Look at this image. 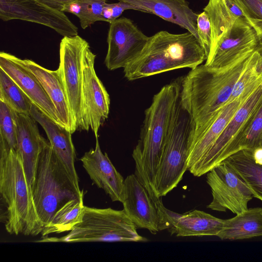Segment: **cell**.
I'll use <instances>...</instances> for the list:
<instances>
[{
  "mask_svg": "<svg viewBox=\"0 0 262 262\" xmlns=\"http://www.w3.org/2000/svg\"><path fill=\"white\" fill-rule=\"evenodd\" d=\"M251 54L224 67L201 64L182 78L180 101L192 121L190 135L204 130L228 104Z\"/></svg>",
  "mask_w": 262,
  "mask_h": 262,
  "instance_id": "1",
  "label": "cell"
},
{
  "mask_svg": "<svg viewBox=\"0 0 262 262\" xmlns=\"http://www.w3.org/2000/svg\"><path fill=\"white\" fill-rule=\"evenodd\" d=\"M181 79L164 85L153 97L145 111L140 138L132 157L135 162V174L155 203L158 198L155 181L164 147L176 106L180 99Z\"/></svg>",
  "mask_w": 262,
  "mask_h": 262,
  "instance_id": "2",
  "label": "cell"
},
{
  "mask_svg": "<svg viewBox=\"0 0 262 262\" xmlns=\"http://www.w3.org/2000/svg\"><path fill=\"white\" fill-rule=\"evenodd\" d=\"M206 60L200 41L191 32L160 31L149 37L140 54L123 71L132 81L176 69H192Z\"/></svg>",
  "mask_w": 262,
  "mask_h": 262,
  "instance_id": "3",
  "label": "cell"
},
{
  "mask_svg": "<svg viewBox=\"0 0 262 262\" xmlns=\"http://www.w3.org/2000/svg\"><path fill=\"white\" fill-rule=\"evenodd\" d=\"M34 226L32 236L41 234L55 212L83 193L46 140L39 154L32 188Z\"/></svg>",
  "mask_w": 262,
  "mask_h": 262,
  "instance_id": "4",
  "label": "cell"
},
{
  "mask_svg": "<svg viewBox=\"0 0 262 262\" xmlns=\"http://www.w3.org/2000/svg\"><path fill=\"white\" fill-rule=\"evenodd\" d=\"M0 192L6 208L5 227L10 234H33L32 188L18 150L0 144Z\"/></svg>",
  "mask_w": 262,
  "mask_h": 262,
  "instance_id": "5",
  "label": "cell"
},
{
  "mask_svg": "<svg viewBox=\"0 0 262 262\" xmlns=\"http://www.w3.org/2000/svg\"><path fill=\"white\" fill-rule=\"evenodd\" d=\"M123 210L84 206L81 221L60 237H42L37 242H146Z\"/></svg>",
  "mask_w": 262,
  "mask_h": 262,
  "instance_id": "6",
  "label": "cell"
},
{
  "mask_svg": "<svg viewBox=\"0 0 262 262\" xmlns=\"http://www.w3.org/2000/svg\"><path fill=\"white\" fill-rule=\"evenodd\" d=\"M192 128L189 115L180 99L173 114L155 181L158 198L176 188L187 170L188 144Z\"/></svg>",
  "mask_w": 262,
  "mask_h": 262,
  "instance_id": "7",
  "label": "cell"
},
{
  "mask_svg": "<svg viewBox=\"0 0 262 262\" xmlns=\"http://www.w3.org/2000/svg\"><path fill=\"white\" fill-rule=\"evenodd\" d=\"M88 42L78 35L63 37L56 70L66 95L76 130H89L83 91V61Z\"/></svg>",
  "mask_w": 262,
  "mask_h": 262,
  "instance_id": "8",
  "label": "cell"
},
{
  "mask_svg": "<svg viewBox=\"0 0 262 262\" xmlns=\"http://www.w3.org/2000/svg\"><path fill=\"white\" fill-rule=\"evenodd\" d=\"M212 200L207 206L211 210L238 214L248 210L253 193L240 174L229 164L223 161L207 173Z\"/></svg>",
  "mask_w": 262,
  "mask_h": 262,
  "instance_id": "9",
  "label": "cell"
},
{
  "mask_svg": "<svg viewBox=\"0 0 262 262\" xmlns=\"http://www.w3.org/2000/svg\"><path fill=\"white\" fill-rule=\"evenodd\" d=\"M0 18L4 21L19 19L42 25L63 37L78 35V28L64 12L41 0H0Z\"/></svg>",
  "mask_w": 262,
  "mask_h": 262,
  "instance_id": "10",
  "label": "cell"
},
{
  "mask_svg": "<svg viewBox=\"0 0 262 262\" xmlns=\"http://www.w3.org/2000/svg\"><path fill=\"white\" fill-rule=\"evenodd\" d=\"M149 39L128 18L122 17L111 23L104 60L107 69L113 71L127 67L140 54Z\"/></svg>",
  "mask_w": 262,
  "mask_h": 262,
  "instance_id": "11",
  "label": "cell"
},
{
  "mask_svg": "<svg viewBox=\"0 0 262 262\" xmlns=\"http://www.w3.org/2000/svg\"><path fill=\"white\" fill-rule=\"evenodd\" d=\"M155 204L160 220V231L166 229L177 236H216L222 229L225 220L204 211L194 209L179 214L167 209L161 199Z\"/></svg>",
  "mask_w": 262,
  "mask_h": 262,
  "instance_id": "12",
  "label": "cell"
},
{
  "mask_svg": "<svg viewBox=\"0 0 262 262\" xmlns=\"http://www.w3.org/2000/svg\"><path fill=\"white\" fill-rule=\"evenodd\" d=\"M96 55L90 46L85 50L83 61V98L90 128L98 138V130L108 118L110 98L95 68Z\"/></svg>",
  "mask_w": 262,
  "mask_h": 262,
  "instance_id": "13",
  "label": "cell"
},
{
  "mask_svg": "<svg viewBox=\"0 0 262 262\" xmlns=\"http://www.w3.org/2000/svg\"><path fill=\"white\" fill-rule=\"evenodd\" d=\"M259 43L254 29L244 17H239L227 34L215 48L204 64L221 68L235 62L251 54Z\"/></svg>",
  "mask_w": 262,
  "mask_h": 262,
  "instance_id": "14",
  "label": "cell"
},
{
  "mask_svg": "<svg viewBox=\"0 0 262 262\" xmlns=\"http://www.w3.org/2000/svg\"><path fill=\"white\" fill-rule=\"evenodd\" d=\"M123 210L138 228L152 234L160 231L158 209L147 190L135 174L124 179Z\"/></svg>",
  "mask_w": 262,
  "mask_h": 262,
  "instance_id": "15",
  "label": "cell"
},
{
  "mask_svg": "<svg viewBox=\"0 0 262 262\" xmlns=\"http://www.w3.org/2000/svg\"><path fill=\"white\" fill-rule=\"evenodd\" d=\"M262 99V83L239 107L211 148L191 172L201 177L219 164L223 151L236 137Z\"/></svg>",
  "mask_w": 262,
  "mask_h": 262,
  "instance_id": "16",
  "label": "cell"
},
{
  "mask_svg": "<svg viewBox=\"0 0 262 262\" xmlns=\"http://www.w3.org/2000/svg\"><path fill=\"white\" fill-rule=\"evenodd\" d=\"M0 68L12 78L34 105L53 121L61 125L56 108L41 84L20 62L18 57L1 52Z\"/></svg>",
  "mask_w": 262,
  "mask_h": 262,
  "instance_id": "17",
  "label": "cell"
},
{
  "mask_svg": "<svg viewBox=\"0 0 262 262\" xmlns=\"http://www.w3.org/2000/svg\"><path fill=\"white\" fill-rule=\"evenodd\" d=\"M95 148L84 153L80 160L94 183L102 189L113 202L123 201L124 182L107 154L101 150L98 138Z\"/></svg>",
  "mask_w": 262,
  "mask_h": 262,
  "instance_id": "18",
  "label": "cell"
},
{
  "mask_svg": "<svg viewBox=\"0 0 262 262\" xmlns=\"http://www.w3.org/2000/svg\"><path fill=\"white\" fill-rule=\"evenodd\" d=\"M249 96H241L229 102L215 120L204 130L197 134L189 135L187 170L190 173L217 140L237 110Z\"/></svg>",
  "mask_w": 262,
  "mask_h": 262,
  "instance_id": "19",
  "label": "cell"
},
{
  "mask_svg": "<svg viewBox=\"0 0 262 262\" xmlns=\"http://www.w3.org/2000/svg\"><path fill=\"white\" fill-rule=\"evenodd\" d=\"M129 4L136 10L156 15L164 20L179 25L197 38L198 14L186 0H117Z\"/></svg>",
  "mask_w": 262,
  "mask_h": 262,
  "instance_id": "20",
  "label": "cell"
},
{
  "mask_svg": "<svg viewBox=\"0 0 262 262\" xmlns=\"http://www.w3.org/2000/svg\"><path fill=\"white\" fill-rule=\"evenodd\" d=\"M30 115L42 126L55 154L75 184L79 187V178L75 166L76 156L72 134L64 127L53 121L33 103Z\"/></svg>",
  "mask_w": 262,
  "mask_h": 262,
  "instance_id": "21",
  "label": "cell"
},
{
  "mask_svg": "<svg viewBox=\"0 0 262 262\" xmlns=\"http://www.w3.org/2000/svg\"><path fill=\"white\" fill-rule=\"evenodd\" d=\"M15 117L17 150L32 188L38 157L46 139L40 135L37 122L30 115L15 112Z\"/></svg>",
  "mask_w": 262,
  "mask_h": 262,
  "instance_id": "22",
  "label": "cell"
},
{
  "mask_svg": "<svg viewBox=\"0 0 262 262\" xmlns=\"http://www.w3.org/2000/svg\"><path fill=\"white\" fill-rule=\"evenodd\" d=\"M20 62L29 69L41 84L53 103L61 125L72 134L76 130L66 95L57 71L46 69L34 61L18 58Z\"/></svg>",
  "mask_w": 262,
  "mask_h": 262,
  "instance_id": "23",
  "label": "cell"
},
{
  "mask_svg": "<svg viewBox=\"0 0 262 262\" xmlns=\"http://www.w3.org/2000/svg\"><path fill=\"white\" fill-rule=\"evenodd\" d=\"M203 10L207 13L211 27L212 45L208 59L217 45L230 30L236 20L239 17H244V15L235 5L227 0H209Z\"/></svg>",
  "mask_w": 262,
  "mask_h": 262,
  "instance_id": "24",
  "label": "cell"
},
{
  "mask_svg": "<svg viewBox=\"0 0 262 262\" xmlns=\"http://www.w3.org/2000/svg\"><path fill=\"white\" fill-rule=\"evenodd\" d=\"M222 240H237L262 236V208L248 209L225 220L216 235Z\"/></svg>",
  "mask_w": 262,
  "mask_h": 262,
  "instance_id": "25",
  "label": "cell"
},
{
  "mask_svg": "<svg viewBox=\"0 0 262 262\" xmlns=\"http://www.w3.org/2000/svg\"><path fill=\"white\" fill-rule=\"evenodd\" d=\"M260 147H262V99L239 132L223 151L219 164L239 150L253 151Z\"/></svg>",
  "mask_w": 262,
  "mask_h": 262,
  "instance_id": "26",
  "label": "cell"
},
{
  "mask_svg": "<svg viewBox=\"0 0 262 262\" xmlns=\"http://www.w3.org/2000/svg\"><path fill=\"white\" fill-rule=\"evenodd\" d=\"M223 161L231 165L240 174L254 196L262 201V165L255 161L252 151L239 150Z\"/></svg>",
  "mask_w": 262,
  "mask_h": 262,
  "instance_id": "27",
  "label": "cell"
},
{
  "mask_svg": "<svg viewBox=\"0 0 262 262\" xmlns=\"http://www.w3.org/2000/svg\"><path fill=\"white\" fill-rule=\"evenodd\" d=\"M84 194L66 202L54 213L49 224L41 233V237L52 233L71 231L82 219Z\"/></svg>",
  "mask_w": 262,
  "mask_h": 262,
  "instance_id": "28",
  "label": "cell"
},
{
  "mask_svg": "<svg viewBox=\"0 0 262 262\" xmlns=\"http://www.w3.org/2000/svg\"><path fill=\"white\" fill-rule=\"evenodd\" d=\"M0 100L17 113L30 115L32 102L12 78L1 68Z\"/></svg>",
  "mask_w": 262,
  "mask_h": 262,
  "instance_id": "29",
  "label": "cell"
},
{
  "mask_svg": "<svg viewBox=\"0 0 262 262\" xmlns=\"http://www.w3.org/2000/svg\"><path fill=\"white\" fill-rule=\"evenodd\" d=\"M106 1L75 0L64 5L61 11L76 15L79 19L81 27L85 29L96 21H105L102 11Z\"/></svg>",
  "mask_w": 262,
  "mask_h": 262,
  "instance_id": "30",
  "label": "cell"
},
{
  "mask_svg": "<svg viewBox=\"0 0 262 262\" xmlns=\"http://www.w3.org/2000/svg\"><path fill=\"white\" fill-rule=\"evenodd\" d=\"M259 58V54L254 51L250 56L246 68L236 82L228 103L241 96H250L262 83V74H258L257 71Z\"/></svg>",
  "mask_w": 262,
  "mask_h": 262,
  "instance_id": "31",
  "label": "cell"
},
{
  "mask_svg": "<svg viewBox=\"0 0 262 262\" xmlns=\"http://www.w3.org/2000/svg\"><path fill=\"white\" fill-rule=\"evenodd\" d=\"M15 112L0 100V144L17 150Z\"/></svg>",
  "mask_w": 262,
  "mask_h": 262,
  "instance_id": "32",
  "label": "cell"
},
{
  "mask_svg": "<svg viewBox=\"0 0 262 262\" xmlns=\"http://www.w3.org/2000/svg\"><path fill=\"white\" fill-rule=\"evenodd\" d=\"M241 10L245 18L256 32L262 43V0H231Z\"/></svg>",
  "mask_w": 262,
  "mask_h": 262,
  "instance_id": "33",
  "label": "cell"
},
{
  "mask_svg": "<svg viewBox=\"0 0 262 262\" xmlns=\"http://www.w3.org/2000/svg\"><path fill=\"white\" fill-rule=\"evenodd\" d=\"M196 30L199 40L205 51L207 59L211 49L212 34L210 19L207 13L204 10L198 14Z\"/></svg>",
  "mask_w": 262,
  "mask_h": 262,
  "instance_id": "34",
  "label": "cell"
},
{
  "mask_svg": "<svg viewBox=\"0 0 262 262\" xmlns=\"http://www.w3.org/2000/svg\"><path fill=\"white\" fill-rule=\"evenodd\" d=\"M126 10H136V8L135 6L122 1H119L115 3H106L103 7L102 16L105 21L111 24L118 18Z\"/></svg>",
  "mask_w": 262,
  "mask_h": 262,
  "instance_id": "35",
  "label": "cell"
},
{
  "mask_svg": "<svg viewBox=\"0 0 262 262\" xmlns=\"http://www.w3.org/2000/svg\"><path fill=\"white\" fill-rule=\"evenodd\" d=\"M46 4L49 6L56 9L57 10H60L62 7L75 0H41Z\"/></svg>",
  "mask_w": 262,
  "mask_h": 262,
  "instance_id": "36",
  "label": "cell"
},
{
  "mask_svg": "<svg viewBox=\"0 0 262 262\" xmlns=\"http://www.w3.org/2000/svg\"><path fill=\"white\" fill-rule=\"evenodd\" d=\"M252 152L255 161L262 165V147L256 148Z\"/></svg>",
  "mask_w": 262,
  "mask_h": 262,
  "instance_id": "37",
  "label": "cell"
},
{
  "mask_svg": "<svg viewBox=\"0 0 262 262\" xmlns=\"http://www.w3.org/2000/svg\"><path fill=\"white\" fill-rule=\"evenodd\" d=\"M255 51L258 52L260 56L257 67V71L258 74H262V43H259Z\"/></svg>",
  "mask_w": 262,
  "mask_h": 262,
  "instance_id": "38",
  "label": "cell"
}]
</instances>
